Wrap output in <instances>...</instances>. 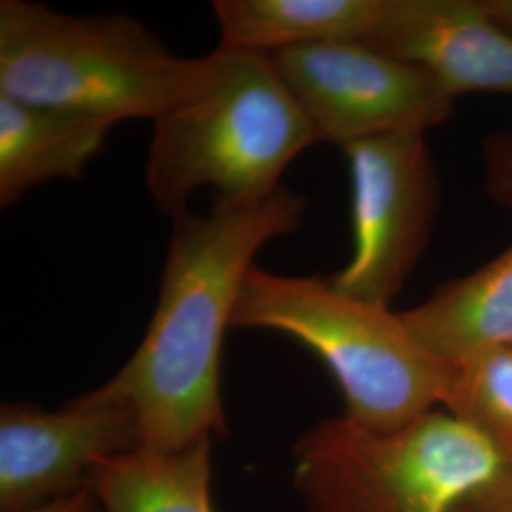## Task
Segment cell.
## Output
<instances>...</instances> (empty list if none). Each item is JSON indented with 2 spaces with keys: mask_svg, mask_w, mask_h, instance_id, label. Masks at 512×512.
<instances>
[{
  "mask_svg": "<svg viewBox=\"0 0 512 512\" xmlns=\"http://www.w3.org/2000/svg\"><path fill=\"white\" fill-rule=\"evenodd\" d=\"M306 198L287 186L253 198H215L207 215L173 219L158 302L147 332L105 389L139 418L141 446L177 452L224 437L222 346L260 249L291 236Z\"/></svg>",
  "mask_w": 512,
  "mask_h": 512,
  "instance_id": "cell-1",
  "label": "cell"
},
{
  "mask_svg": "<svg viewBox=\"0 0 512 512\" xmlns=\"http://www.w3.org/2000/svg\"><path fill=\"white\" fill-rule=\"evenodd\" d=\"M200 86L156 118L147 188L169 219L203 186L253 198L283 186L296 156L319 143L270 55L217 48Z\"/></svg>",
  "mask_w": 512,
  "mask_h": 512,
  "instance_id": "cell-2",
  "label": "cell"
},
{
  "mask_svg": "<svg viewBox=\"0 0 512 512\" xmlns=\"http://www.w3.org/2000/svg\"><path fill=\"white\" fill-rule=\"evenodd\" d=\"M209 55L173 54L139 19L0 2V95L112 122L156 120L194 92Z\"/></svg>",
  "mask_w": 512,
  "mask_h": 512,
  "instance_id": "cell-3",
  "label": "cell"
},
{
  "mask_svg": "<svg viewBox=\"0 0 512 512\" xmlns=\"http://www.w3.org/2000/svg\"><path fill=\"white\" fill-rule=\"evenodd\" d=\"M232 329L275 330L315 353L334 376L349 420L393 431L442 406L452 366L442 363L389 306L342 293L330 279L253 268Z\"/></svg>",
  "mask_w": 512,
  "mask_h": 512,
  "instance_id": "cell-4",
  "label": "cell"
},
{
  "mask_svg": "<svg viewBox=\"0 0 512 512\" xmlns=\"http://www.w3.org/2000/svg\"><path fill=\"white\" fill-rule=\"evenodd\" d=\"M505 469L494 446L444 408L393 431L329 418L293 446V484L308 512H458Z\"/></svg>",
  "mask_w": 512,
  "mask_h": 512,
  "instance_id": "cell-5",
  "label": "cell"
},
{
  "mask_svg": "<svg viewBox=\"0 0 512 512\" xmlns=\"http://www.w3.org/2000/svg\"><path fill=\"white\" fill-rule=\"evenodd\" d=\"M319 143L340 147L444 124L454 99L416 63L366 44H315L270 55Z\"/></svg>",
  "mask_w": 512,
  "mask_h": 512,
  "instance_id": "cell-6",
  "label": "cell"
},
{
  "mask_svg": "<svg viewBox=\"0 0 512 512\" xmlns=\"http://www.w3.org/2000/svg\"><path fill=\"white\" fill-rule=\"evenodd\" d=\"M351 173L353 255L330 277L342 293L389 306L427 247L439 179L425 133H395L342 147Z\"/></svg>",
  "mask_w": 512,
  "mask_h": 512,
  "instance_id": "cell-7",
  "label": "cell"
},
{
  "mask_svg": "<svg viewBox=\"0 0 512 512\" xmlns=\"http://www.w3.org/2000/svg\"><path fill=\"white\" fill-rule=\"evenodd\" d=\"M141 448L135 408L99 385L46 410L0 406V512H25L90 488L95 469Z\"/></svg>",
  "mask_w": 512,
  "mask_h": 512,
  "instance_id": "cell-8",
  "label": "cell"
},
{
  "mask_svg": "<svg viewBox=\"0 0 512 512\" xmlns=\"http://www.w3.org/2000/svg\"><path fill=\"white\" fill-rule=\"evenodd\" d=\"M368 46L427 69L452 97L512 93V35L484 0H385Z\"/></svg>",
  "mask_w": 512,
  "mask_h": 512,
  "instance_id": "cell-9",
  "label": "cell"
},
{
  "mask_svg": "<svg viewBox=\"0 0 512 512\" xmlns=\"http://www.w3.org/2000/svg\"><path fill=\"white\" fill-rule=\"evenodd\" d=\"M116 122L0 95V205L12 207L48 181H76Z\"/></svg>",
  "mask_w": 512,
  "mask_h": 512,
  "instance_id": "cell-10",
  "label": "cell"
},
{
  "mask_svg": "<svg viewBox=\"0 0 512 512\" xmlns=\"http://www.w3.org/2000/svg\"><path fill=\"white\" fill-rule=\"evenodd\" d=\"M385 0H217L220 48L274 55L315 44H370Z\"/></svg>",
  "mask_w": 512,
  "mask_h": 512,
  "instance_id": "cell-11",
  "label": "cell"
},
{
  "mask_svg": "<svg viewBox=\"0 0 512 512\" xmlns=\"http://www.w3.org/2000/svg\"><path fill=\"white\" fill-rule=\"evenodd\" d=\"M404 323L446 365L495 348H512V245L473 274L448 283Z\"/></svg>",
  "mask_w": 512,
  "mask_h": 512,
  "instance_id": "cell-12",
  "label": "cell"
},
{
  "mask_svg": "<svg viewBox=\"0 0 512 512\" xmlns=\"http://www.w3.org/2000/svg\"><path fill=\"white\" fill-rule=\"evenodd\" d=\"M211 444L202 440L177 452L135 448L103 461L90 488L105 512H215Z\"/></svg>",
  "mask_w": 512,
  "mask_h": 512,
  "instance_id": "cell-13",
  "label": "cell"
},
{
  "mask_svg": "<svg viewBox=\"0 0 512 512\" xmlns=\"http://www.w3.org/2000/svg\"><path fill=\"white\" fill-rule=\"evenodd\" d=\"M442 408L473 427L512 467V348L488 349L452 365Z\"/></svg>",
  "mask_w": 512,
  "mask_h": 512,
  "instance_id": "cell-14",
  "label": "cell"
},
{
  "mask_svg": "<svg viewBox=\"0 0 512 512\" xmlns=\"http://www.w3.org/2000/svg\"><path fill=\"white\" fill-rule=\"evenodd\" d=\"M484 158L488 194L512 209V131L494 133L484 145Z\"/></svg>",
  "mask_w": 512,
  "mask_h": 512,
  "instance_id": "cell-15",
  "label": "cell"
},
{
  "mask_svg": "<svg viewBox=\"0 0 512 512\" xmlns=\"http://www.w3.org/2000/svg\"><path fill=\"white\" fill-rule=\"evenodd\" d=\"M459 512H512V467L478 490Z\"/></svg>",
  "mask_w": 512,
  "mask_h": 512,
  "instance_id": "cell-16",
  "label": "cell"
},
{
  "mask_svg": "<svg viewBox=\"0 0 512 512\" xmlns=\"http://www.w3.org/2000/svg\"><path fill=\"white\" fill-rule=\"evenodd\" d=\"M25 512H105L97 495L93 494L92 488H86V490H80L73 495H67V497H61V499H55L50 501L46 505H40L37 509H31V511Z\"/></svg>",
  "mask_w": 512,
  "mask_h": 512,
  "instance_id": "cell-17",
  "label": "cell"
},
{
  "mask_svg": "<svg viewBox=\"0 0 512 512\" xmlns=\"http://www.w3.org/2000/svg\"><path fill=\"white\" fill-rule=\"evenodd\" d=\"M490 16L505 29H512V0H484Z\"/></svg>",
  "mask_w": 512,
  "mask_h": 512,
  "instance_id": "cell-18",
  "label": "cell"
},
{
  "mask_svg": "<svg viewBox=\"0 0 512 512\" xmlns=\"http://www.w3.org/2000/svg\"><path fill=\"white\" fill-rule=\"evenodd\" d=\"M459 512V511H458Z\"/></svg>",
  "mask_w": 512,
  "mask_h": 512,
  "instance_id": "cell-19",
  "label": "cell"
}]
</instances>
